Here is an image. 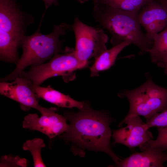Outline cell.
Wrapping results in <instances>:
<instances>
[{"label":"cell","mask_w":167,"mask_h":167,"mask_svg":"<svg viewBox=\"0 0 167 167\" xmlns=\"http://www.w3.org/2000/svg\"><path fill=\"white\" fill-rule=\"evenodd\" d=\"M63 116L70 124L58 138L71 144V150L75 155L84 157L87 150L107 154L116 165L122 160L110 147L112 135L109 125L113 120L107 113L94 110L85 102L78 112L64 111Z\"/></svg>","instance_id":"obj_1"},{"label":"cell","mask_w":167,"mask_h":167,"mask_svg":"<svg viewBox=\"0 0 167 167\" xmlns=\"http://www.w3.org/2000/svg\"><path fill=\"white\" fill-rule=\"evenodd\" d=\"M94 4L93 16L101 28L111 34L110 42L113 46L126 41L137 46L141 54L148 53L153 44L142 32L138 12L124 11L104 4Z\"/></svg>","instance_id":"obj_2"},{"label":"cell","mask_w":167,"mask_h":167,"mask_svg":"<svg viewBox=\"0 0 167 167\" xmlns=\"http://www.w3.org/2000/svg\"><path fill=\"white\" fill-rule=\"evenodd\" d=\"M45 12L36 31L30 36L24 35L22 37L20 42L23 50L22 56L14 70L1 78L0 82L12 81L28 66L40 65L56 54L65 53L71 49L66 48L62 50V41L60 37L65 35L67 31L72 30L71 25L63 22L59 25L54 24L52 31L49 34L43 35L41 33L40 28Z\"/></svg>","instance_id":"obj_3"},{"label":"cell","mask_w":167,"mask_h":167,"mask_svg":"<svg viewBox=\"0 0 167 167\" xmlns=\"http://www.w3.org/2000/svg\"><path fill=\"white\" fill-rule=\"evenodd\" d=\"M128 100V114L144 117L146 121L155 114L167 109V88L157 85L151 78L141 86L132 90H126L118 94Z\"/></svg>","instance_id":"obj_4"},{"label":"cell","mask_w":167,"mask_h":167,"mask_svg":"<svg viewBox=\"0 0 167 167\" xmlns=\"http://www.w3.org/2000/svg\"><path fill=\"white\" fill-rule=\"evenodd\" d=\"M87 66L77 58L73 49L64 53L54 56L47 62L37 66H31L27 72L23 71L19 76L30 79L34 85L40 86L47 79L61 76L65 82L74 79V72Z\"/></svg>","instance_id":"obj_5"},{"label":"cell","mask_w":167,"mask_h":167,"mask_svg":"<svg viewBox=\"0 0 167 167\" xmlns=\"http://www.w3.org/2000/svg\"><path fill=\"white\" fill-rule=\"evenodd\" d=\"M72 26L75 39V55L79 61L88 66L89 59H96L107 49L108 37L101 28L87 25L77 16Z\"/></svg>","instance_id":"obj_6"},{"label":"cell","mask_w":167,"mask_h":167,"mask_svg":"<svg viewBox=\"0 0 167 167\" xmlns=\"http://www.w3.org/2000/svg\"><path fill=\"white\" fill-rule=\"evenodd\" d=\"M34 21L33 16L21 10L16 0H0V33L12 38L20 45L28 27Z\"/></svg>","instance_id":"obj_7"},{"label":"cell","mask_w":167,"mask_h":167,"mask_svg":"<svg viewBox=\"0 0 167 167\" xmlns=\"http://www.w3.org/2000/svg\"><path fill=\"white\" fill-rule=\"evenodd\" d=\"M123 124L126 126L113 131L112 136L114 144L121 143L131 149L139 147L153 139L146 123L143 122L139 115L127 114L118 126L120 127Z\"/></svg>","instance_id":"obj_8"},{"label":"cell","mask_w":167,"mask_h":167,"mask_svg":"<svg viewBox=\"0 0 167 167\" xmlns=\"http://www.w3.org/2000/svg\"><path fill=\"white\" fill-rule=\"evenodd\" d=\"M13 80L11 82H0V94L18 102L23 110L28 111L32 108L41 113L45 107L39 105L38 97L33 90L31 80L18 76Z\"/></svg>","instance_id":"obj_9"},{"label":"cell","mask_w":167,"mask_h":167,"mask_svg":"<svg viewBox=\"0 0 167 167\" xmlns=\"http://www.w3.org/2000/svg\"><path fill=\"white\" fill-rule=\"evenodd\" d=\"M53 107L48 113L39 117L37 113H29L24 118L23 128L40 132L47 136L50 140L64 133L68 124L63 116L55 113Z\"/></svg>","instance_id":"obj_10"},{"label":"cell","mask_w":167,"mask_h":167,"mask_svg":"<svg viewBox=\"0 0 167 167\" xmlns=\"http://www.w3.org/2000/svg\"><path fill=\"white\" fill-rule=\"evenodd\" d=\"M138 13L141 25L146 31L147 39L152 44L155 36L167 25V14L157 0L147 2Z\"/></svg>","instance_id":"obj_11"},{"label":"cell","mask_w":167,"mask_h":167,"mask_svg":"<svg viewBox=\"0 0 167 167\" xmlns=\"http://www.w3.org/2000/svg\"><path fill=\"white\" fill-rule=\"evenodd\" d=\"M167 161V151L152 149L134 153L121 160L114 166L120 167H163Z\"/></svg>","instance_id":"obj_12"},{"label":"cell","mask_w":167,"mask_h":167,"mask_svg":"<svg viewBox=\"0 0 167 167\" xmlns=\"http://www.w3.org/2000/svg\"><path fill=\"white\" fill-rule=\"evenodd\" d=\"M33 89L39 98L60 107L70 109L76 107L80 109L84 105V102L76 101L69 96L54 89L49 85L42 87L33 84Z\"/></svg>","instance_id":"obj_13"},{"label":"cell","mask_w":167,"mask_h":167,"mask_svg":"<svg viewBox=\"0 0 167 167\" xmlns=\"http://www.w3.org/2000/svg\"><path fill=\"white\" fill-rule=\"evenodd\" d=\"M130 45L129 42L124 41L102 53L95 60L94 63L90 68L91 76H97L100 71L109 69L114 64L120 52Z\"/></svg>","instance_id":"obj_14"},{"label":"cell","mask_w":167,"mask_h":167,"mask_svg":"<svg viewBox=\"0 0 167 167\" xmlns=\"http://www.w3.org/2000/svg\"><path fill=\"white\" fill-rule=\"evenodd\" d=\"M148 53L153 63L158 67H163L167 57V27L155 36L153 45Z\"/></svg>","instance_id":"obj_15"},{"label":"cell","mask_w":167,"mask_h":167,"mask_svg":"<svg viewBox=\"0 0 167 167\" xmlns=\"http://www.w3.org/2000/svg\"><path fill=\"white\" fill-rule=\"evenodd\" d=\"M94 3L107 5L115 8L138 12L147 2L145 0H93Z\"/></svg>","instance_id":"obj_16"},{"label":"cell","mask_w":167,"mask_h":167,"mask_svg":"<svg viewBox=\"0 0 167 167\" xmlns=\"http://www.w3.org/2000/svg\"><path fill=\"white\" fill-rule=\"evenodd\" d=\"M45 146L44 140L38 138L28 140L23 144V150L29 151L32 154L34 167H46L42 160L41 153V149Z\"/></svg>","instance_id":"obj_17"},{"label":"cell","mask_w":167,"mask_h":167,"mask_svg":"<svg viewBox=\"0 0 167 167\" xmlns=\"http://www.w3.org/2000/svg\"><path fill=\"white\" fill-rule=\"evenodd\" d=\"M158 134L155 140H150L139 147L142 151L152 149L167 151V126L157 127Z\"/></svg>","instance_id":"obj_18"},{"label":"cell","mask_w":167,"mask_h":167,"mask_svg":"<svg viewBox=\"0 0 167 167\" xmlns=\"http://www.w3.org/2000/svg\"><path fill=\"white\" fill-rule=\"evenodd\" d=\"M28 165V162L26 159L17 156L5 155L2 156L0 159V167H26Z\"/></svg>","instance_id":"obj_19"},{"label":"cell","mask_w":167,"mask_h":167,"mask_svg":"<svg viewBox=\"0 0 167 167\" xmlns=\"http://www.w3.org/2000/svg\"><path fill=\"white\" fill-rule=\"evenodd\" d=\"M146 124L149 128L167 126V109L154 115L146 121Z\"/></svg>","instance_id":"obj_20"},{"label":"cell","mask_w":167,"mask_h":167,"mask_svg":"<svg viewBox=\"0 0 167 167\" xmlns=\"http://www.w3.org/2000/svg\"><path fill=\"white\" fill-rule=\"evenodd\" d=\"M44 2L45 10L46 11V10L51 5H58V0H42Z\"/></svg>","instance_id":"obj_21"},{"label":"cell","mask_w":167,"mask_h":167,"mask_svg":"<svg viewBox=\"0 0 167 167\" xmlns=\"http://www.w3.org/2000/svg\"><path fill=\"white\" fill-rule=\"evenodd\" d=\"M161 5L167 14V0H157ZM167 27V24L166 26Z\"/></svg>","instance_id":"obj_22"},{"label":"cell","mask_w":167,"mask_h":167,"mask_svg":"<svg viewBox=\"0 0 167 167\" xmlns=\"http://www.w3.org/2000/svg\"><path fill=\"white\" fill-rule=\"evenodd\" d=\"M162 67L164 68V71L165 73L167 74V57L164 61Z\"/></svg>","instance_id":"obj_23"},{"label":"cell","mask_w":167,"mask_h":167,"mask_svg":"<svg viewBox=\"0 0 167 167\" xmlns=\"http://www.w3.org/2000/svg\"><path fill=\"white\" fill-rule=\"evenodd\" d=\"M77 0L80 3H83L87 1H88L89 0Z\"/></svg>","instance_id":"obj_24"},{"label":"cell","mask_w":167,"mask_h":167,"mask_svg":"<svg viewBox=\"0 0 167 167\" xmlns=\"http://www.w3.org/2000/svg\"><path fill=\"white\" fill-rule=\"evenodd\" d=\"M145 0V1H146L147 2H148V1H150V0Z\"/></svg>","instance_id":"obj_25"}]
</instances>
